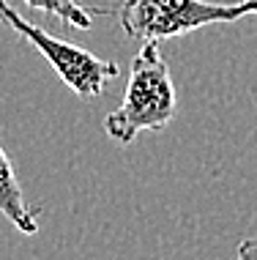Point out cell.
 Returning <instances> with one entry per match:
<instances>
[{
  "label": "cell",
  "mask_w": 257,
  "mask_h": 260,
  "mask_svg": "<svg viewBox=\"0 0 257 260\" xmlns=\"http://www.w3.org/2000/svg\"><path fill=\"white\" fill-rule=\"evenodd\" d=\"M178 112V93L159 41H142L131 60L121 104L104 118V132L118 145H131L140 132H162Z\"/></svg>",
  "instance_id": "cell-1"
},
{
  "label": "cell",
  "mask_w": 257,
  "mask_h": 260,
  "mask_svg": "<svg viewBox=\"0 0 257 260\" xmlns=\"http://www.w3.org/2000/svg\"><path fill=\"white\" fill-rule=\"evenodd\" d=\"M257 17V0H123L118 22L137 41H167L208 25H227Z\"/></svg>",
  "instance_id": "cell-2"
},
{
  "label": "cell",
  "mask_w": 257,
  "mask_h": 260,
  "mask_svg": "<svg viewBox=\"0 0 257 260\" xmlns=\"http://www.w3.org/2000/svg\"><path fill=\"white\" fill-rule=\"evenodd\" d=\"M0 22L6 27H11L17 36H22L30 47H36L47 58V63L55 69V74L66 82V88H71L80 99H96V96H101L107 82H113L121 74L118 63L99 58L90 50H82L77 44H68V41L47 33L44 27L25 19L9 0H0Z\"/></svg>",
  "instance_id": "cell-3"
},
{
  "label": "cell",
  "mask_w": 257,
  "mask_h": 260,
  "mask_svg": "<svg viewBox=\"0 0 257 260\" xmlns=\"http://www.w3.org/2000/svg\"><path fill=\"white\" fill-rule=\"evenodd\" d=\"M39 206H27L25 192L17 181L11 159L6 156L0 145V216H6L22 236H36L39 233Z\"/></svg>",
  "instance_id": "cell-4"
},
{
  "label": "cell",
  "mask_w": 257,
  "mask_h": 260,
  "mask_svg": "<svg viewBox=\"0 0 257 260\" xmlns=\"http://www.w3.org/2000/svg\"><path fill=\"white\" fill-rule=\"evenodd\" d=\"M22 3H27L36 11L52 14V17H58L60 22L77 27V30H90L96 17L109 14V9H101V6H82V3H77V0H22Z\"/></svg>",
  "instance_id": "cell-5"
},
{
  "label": "cell",
  "mask_w": 257,
  "mask_h": 260,
  "mask_svg": "<svg viewBox=\"0 0 257 260\" xmlns=\"http://www.w3.org/2000/svg\"><path fill=\"white\" fill-rule=\"evenodd\" d=\"M238 257H257V238H246V241H241Z\"/></svg>",
  "instance_id": "cell-6"
}]
</instances>
